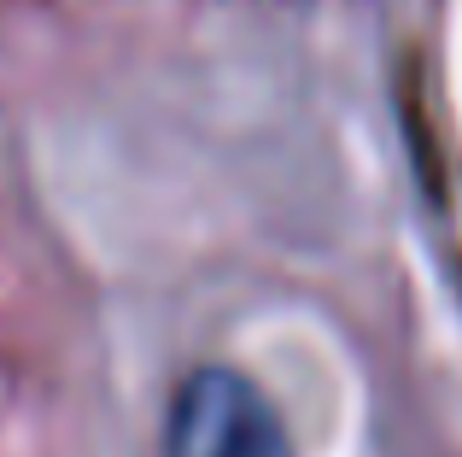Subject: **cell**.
<instances>
[{
    "mask_svg": "<svg viewBox=\"0 0 462 457\" xmlns=\"http://www.w3.org/2000/svg\"><path fill=\"white\" fill-rule=\"evenodd\" d=\"M170 457H293V440L246 376L199 369L170 411Z\"/></svg>",
    "mask_w": 462,
    "mask_h": 457,
    "instance_id": "6da1fadb",
    "label": "cell"
}]
</instances>
